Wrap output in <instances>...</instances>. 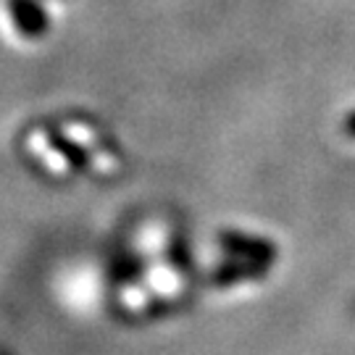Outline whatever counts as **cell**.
<instances>
[{
	"instance_id": "obj_1",
	"label": "cell",
	"mask_w": 355,
	"mask_h": 355,
	"mask_svg": "<svg viewBox=\"0 0 355 355\" xmlns=\"http://www.w3.org/2000/svg\"><path fill=\"white\" fill-rule=\"evenodd\" d=\"M218 245L229 255L250 258V261H261V263H274L277 255H279L274 242L263 240V237H250V234H242V232H221Z\"/></svg>"
},
{
	"instance_id": "obj_2",
	"label": "cell",
	"mask_w": 355,
	"mask_h": 355,
	"mask_svg": "<svg viewBox=\"0 0 355 355\" xmlns=\"http://www.w3.org/2000/svg\"><path fill=\"white\" fill-rule=\"evenodd\" d=\"M11 16L16 29L26 37H40L51 29V19L37 0H11Z\"/></svg>"
},
{
	"instance_id": "obj_3",
	"label": "cell",
	"mask_w": 355,
	"mask_h": 355,
	"mask_svg": "<svg viewBox=\"0 0 355 355\" xmlns=\"http://www.w3.org/2000/svg\"><path fill=\"white\" fill-rule=\"evenodd\" d=\"M266 266H268V263L250 261V258L229 261V263H224V266L216 268L214 284H216V287H232V284H240V282L263 279V277H266Z\"/></svg>"
},
{
	"instance_id": "obj_4",
	"label": "cell",
	"mask_w": 355,
	"mask_h": 355,
	"mask_svg": "<svg viewBox=\"0 0 355 355\" xmlns=\"http://www.w3.org/2000/svg\"><path fill=\"white\" fill-rule=\"evenodd\" d=\"M45 137H48V145H51L53 150L58 153L61 158H64L66 164L71 166L74 171L79 174H85L89 168V153L82 148V145H76L69 135H66L61 127H48L45 129Z\"/></svg>"
},
{
	"instance_id": "obj_5",
	"label": "cell",
	"mask_w": 355,
	"mask_h": 355,
	"mask_svg": "<svg viewBox=\"0 0 355 355\" xmlns=\"http://www.w3.org/2000/svg\"><path fill=\"white\" fill-rule=\"evenodd\" d=\"M345 129H347V135H350V137H355V114L347 116V121H345Z\"/></svg>"
}]
</instances>
